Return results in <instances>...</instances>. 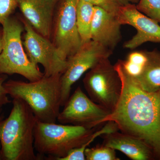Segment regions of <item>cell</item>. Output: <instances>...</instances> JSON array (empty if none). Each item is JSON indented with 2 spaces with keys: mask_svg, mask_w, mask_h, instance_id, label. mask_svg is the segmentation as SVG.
I'll use <instances>...</instances> for the list:
<instances>
[{
  "mask_svg": "<svg viewBox=\"0 0 160 160\" xmlns=\"http://www.w3.org/2000/svg\"><path fill=\"white\" fill-rule=\"evenodd\" d=\"M114 66L122 81V94L107 122H114L121 132L146 143L160 160V89L144 91L126 74L120 60Z\"/></svg>",
  "mask_w": 160,
  "mask_h": 160,
  "instance_id": "6da1fadb",
  "label": "cell"
},
{
  "mask_svg": "<svg viewBox=\"0 0 160 160\" xmlns=\"http://www.w3.org/2000/svg\"><path fill=\"white\" fill-rule=\"evenodd\" d=\"M9 116L0 121V157L3 160H37L34 145L37 119L25 102L14 98Z\"/></svg>",
  "mask_w": 160,
  "mask_h": 160,
  "instance_id": "7a4b0ae2",
  "label": "cell"
},
{
  "mask_svg": "<svg viewBox=\"0 0 160 160\" xmlns=\"http://www.w3.org/2000/svg\"><path fill=\"white\" fill-rule=\"evenodd\" d=\"M44 75L33 82L9 80L4 83L6 93L12 98L22 100L38 121L55 123L61 106V76Z\"/></svg>",
  "mask_w": 160,
  "mask_h": 160,
  "instance_id": "3957f363",
  "label": "cell"
},
{
  "mask_svg": "<svg viewBox=\"0 0 160 160\" xmlns=\"http://www.w3.org/2000/svg\"><path fill=\"white\" fill-rule=\"evenodd\" d=\"M95 129L37 120L34 130L35 149L41 156L59 160L87 142Z\"/></svg>",
  "mask_w": 160,
  "mask_h": 160,
  "instance_id": "277c9868",
  "label": "cell"
},
{
  "mask_svg": "<svg viewBox=\"0 0 160 160\" xmlns=\"http://www.w3.org/2000/svg\"><path fill=\"white\" fill-rule=\"evenodd\" d=\"M2 26L4 45L0 54V74H19L29 82L42 78L44 73L25 51L22 41L24 25L19 17L11 16Z\"/></svg>",
  "mask_w": 160,
  "mask_h": 160,
  "instance_id": "5b68a950",
  "label": "cell"
},
{
  "mask_svg": "<svg viewBox=\"0 0 160 160\" xmlns=\"http://www.w3.org/2000/svg\"><path fill=\"white\" fill-rule=\"evenodd\" d=\"M83 82L93 102L111 112L114 110L122 94V82L109 58L101 61L87 72Z\"/></svg>",
  "mask_w": 160,
  "mask_h": 160,
  "instance_id": "8992f818",
  "label": "cell"
},
{
  "mask_svg": "<svg viewBox=\"0 0 160 160\" xmlns=\"http://www.w3.org/2000/svg\"><path fill=\"white\" fill-rule=\"evenodd\" d=\"M78 0H58L52 22L51 41L62 59L74 54L82 46L77 25Z\"/></svg>",
  "mask_w": 160,
  "mask_h": 160,
  "instance_id": "52a82bcc",
  "label": "cell"
},
{
  "mask_svg": "<svg viewBox=\"0 0 160 160\" xmlns=\"http://www.w3.org/2000/svg\"><path fill=\"white\" fill-rule=\"evenodd\" d=\"M112 53L110 49L91 40L83 43L67 59L66 69L61 76V106L68 101L73 84L101 61L109 58Z\"/></svg>",
  "mask_w": 160,
  "mask_h": 160,
  "instance_id": "ba28073f",
  "label": "cell"
},
{
  "mask_svg": "<svg viewBox=\"0 0 160 160\" xmlns=\"http://www.w3.org/2000/svg\"><path fill=\"white\" fill-rule=\"evenodd\" d=\"M60 111L57 121L62 124L94 129L107 122L111 111L95 103L79 86Z\"/></svg>",
  "mask_w": 160,
  "mask_h": 160,
  "instance_id": "9c48e42d",
  "label": "cell"
},
{
  "mask_svg": "<svg viewBox=\"0 0 160 160\" xmlns=\"http://www.w3.org/2000/svg\"><path fill=\"white\" fill-rule=\"evenodd\" d=\"M19 18L25 31L23 46L30 61L43 66L45 76L62 74L67 61L61 58L51 40L38 33L25 18Z\"/></svg>",
  "mask_w": 160,
  "mask_h": 160,
  "instance_id": "30bf717a",
  "label": "cell"
},
{
  "mask_svg": "<svg viewBox=\"0 0 160 160\" xmlns=\"http://www.w3.org/2000/svg\"><path fill=\"white\" fill-rule=\"evenodd\" d=\"M122 25H129L137 30V33L126 41L123 47L134 49L147 42H160V25L139 11L136 4L121 6L117 17Z\"/></svg>",
  "mask_w": 160,
  "mask_h": 160,
  "instance_id": "8fae6325",
  "label": "cell"
},
{
  "mask_svg": "<svg viewBox=\"0 0 160 160\" xmlns=\"http://www.w3.org/2000/svg\"><path fill=\"white\" fill-rule=\"evenodd\" d=\"M58 0H18L24 18L38 33L51 40L55 10Z\"/></svg>",
  "mask_w": 160,
  "mask_h": 160,
  "instance_id": "7c38bea8",
  "label": "cell"
},
{
  "mask_svg": "<svg viewBox=\"0 0 160 160\" xmlns=\"http://www.w3.org/2000/svg\"><path fill=\"white\" fill-rule=\"evenodd\" d=\"M122 26L116 17L94 6L91 40L113 51L122 40Z\"/></svg>",
  "mask_w": 160,
  "mask_h": 160,
  "instance_id": "4fadbf2b",
  "label": "cell"
},
{
  "mask_svg": "<svg viewBox=\"0 0 160 160\" xmlns=\"http://www.w3.org/2000/svg\"><path fill=\"white\" fill-rule=\"evenodd\" d=\"M103 144L122 152L133 160H149L154 158L151 149L141 140L118 131L102 135Z\"/></svg>",
  "mask_w": 160,
  "mask_h": 160,
  "instance_id": "5bb4252c",
  "label": "cell"
},
{
  "mask_svg": "<svg viewBox=\"0 0 160 160\" xmlns=\"http://www.w3.org/2000/svg\"><path fill=\"white\" fill-rule=\"evenodd\" d=\"M146 50L147 61L141 74L131 79L141 89L149 92L160 89V50Z\"/></svg>",
  "mask_w": 160,
  "mask_h": 160,
  "instance_id": "9a60e30c",
  "label": "cell"
},
{
  "mask_svg": "<svg viewBox=\"0 0 160 160\" xmlns=\"http://www.w3.org/2000/svg\"><path fill=\"white\" fill-rule=\"evenodd\" d=\"M94 12V6L82 0H78L77 25L82 44L91 40L90 33Z\"/></svg>",
  "mask_w": 160,
  "mask_h": 160,
  "instance_id": "2e32d148",
  "label": "cell"
},
{
  "mask_svg": "<svg viewBox=\"0 0 160 160\" xmlns=\"http://www.w3.org/2000/svg\"><path fill=\"white\" fill-rule=\"evenodd\" d=\"M147 61L146 50L131 52L126 60H120L126 74L132 78H136L141 74Z\"/></svg>",
  "mask_w": 160,
  "mask_h": 160,
  "instance_id": "e0dca14e",
  "label": "cell"
},
{
  "mask_svg": "<svg viewBox=\"0 0 160 160\" xmlns=\"http://www.w3.org/2000/svg\"><path fill=\"white\" fill-rule=\"evenodd\" d=\"M117 125L114 122L109 121L100 130L95 131L91 138L87 142L79 147L72 149L65 157L60 159L59 160H85V151L86 148L95 139L98 137L104 134H109L112 132L119 131Z\"/></svg>",
  "mask_w": 160,
  "mask_h": 160,
  "instance_id": "ac0fdd59",
  "label": "cell"
},
{
  "mask_svg": "<svg viewBox=\"0 0 160 160\" xmlns=\"http://www.w3.org/2000/svg\"><path fill=\"white\" fill-rule=\"evenodd\" d=\"M85 156L87 160H120L116 156L115 150L104 145H98L86 148Z\"/></svg>",
  "mask_w": 160,
  "mask_h": 160,
  "instance_id": "d6986e66",
  "label": "cell"
},
{
  "mask_svg": "<svg viewBox=\"0 0 160 160\" xmlns=\"http://www.w3.org/2000/svg\"><path fill=\"white\" fill-rule=\"evenodd\" d=\"M136 5L139 11L160 25V0H139Z\"/></svg>",
  "mask_w": 160,
  "mask_h": 160,
  "instance_id": "ffe728a7",
  "label": "cell"
},
{
  "mask_svg": "<svg viewBox=\"0 0 160 160\" xmlns=\"http://www.w3.org/2000/svg\"><path fill=\"white\" fill-rule=\"evenodd\" d=\"M94 6H98L104 10L117 17L119 12L121 5L117 0H82Z\"/></svg>",
  "mask_w": 160,
  "mask_h": 160,
  "instance_id": "44dd1931",
  "label": "cell"
},
{
  "mask_svg": "<svg viewBox=\"0 0 160 160\" xmlns=\"http://www.w3.org/2000/svg\"><path fill=\"white\" fill-rule=\"evenodd\" d=\"M18 7V0H0V24L2 25Z\"/></svg>",
  "mask_w": 160,
  "mask_h": 160,
  "instance_id": "7402d4cb",
  "label": "cell"
},
{
  "mask_svg": "<svg viewBox=\"0 0 160 160\" xmlns=\"http://www.w3.org/2000/svg\"><path fill=\"white\" fill-rule=\"evenodd\" d=\"M7 78V75L0 74V109L3 106L11 102L4 88V83Z\"/></svg>",
  "mask_w": 160,
  "mask_h": 160,
  "instance_id": "603a6c76",
  "label": "cell"
},
{
  "mask_svg": "<svg viewBox=\"0 0 160 160\" xmlns=\"http://www.w3.org/2000/svg\"><path fill=\"white\" fill-rule=\"evenodd\" d=\"M122 6H126L129 4H137L139 0H117Z\"/></svg>",
  "mask_w": 160,
  "mask_h": 160,
  "instance_id": "cb8c5ba5",
  "label": "cell"
},
{
  "mask_svg": "<svg viewBox=\"0 0 160 160\" xmlns=\"http://www.w3.org/2000/svg\"><path fill=\"white\" fill-rule=\"evenodd\" d=\"M4 45V32L2 26L0 27V54L2 50Z\"/></svg>",
  "mask_w": 160,
  "mask_h": 160,
  "instance_id": "d4e9b609",
  "label": "cell"
},
{
  "mask_svg": "<svg viewBox=\"0 0 160 160\" xmlns=\"http://www.w3.org/2000/svg\"><path fill=\"white\" fill-rule=\"evenodd\" d=\"M2 109H0V121L4 119V115H3Z\"/></svg>",
  "mask_w": 160,
  "mask_h": 160,
  "instance_id": "484cf974",
  "label": "cell"
},
{
  "mask_svg": "<svg viewBox=\"0 0 160 160\" xmlns=\"http://www.w3.org/2000/svg\"><path fill=\"white\" fill-rule=\"evenodd\" d=\"M0 149H1V143H0ZM1 160V157H0V160Z\"/></svg>",
  "mask_w": 160,
  "mask_h": 160,
  "instance_id": "4316f807",
  "label": "cell"
}]
</instances>
